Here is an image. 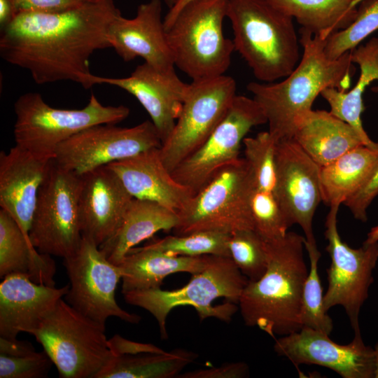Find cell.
Returning a JSON list of instances; mask_svg holds the SVG:
<instances>
[{
	"label": "cell",
	"instance_id": "1",
	"mask_svg": "<svg viewBox=\"0 0 378 378\" xmlns=\"http://www.w3.org/2000/svg\"><path fill=\"white\" fill-rule=\"evenodd\" d=\"M120 15L113 0L57 12H20L1 28L0 55L28 71L37 84L71 80L88 89L90 58L111 48L108 28Z\"/></svg>",
	"mask_w": 378,
	"mask_h": 378
},
{
	"label": "cell",
	"instance_id": "2",
	"mask_svg": "<svg viewBox=\"0 0 378 378\" xmlns=\"http://www.w3.org/2000/svg\"><path fill=\"white\" fill-rule=\"evenodd\" d=\"M300 34V60L284 80L251 82L246 86L264 111L268 132L277 141L293 138L296 117L311 110L322 91L330 88L348 90L356 71L350 51L330 59L324 52L326 40L302 27Z\"/></svg>",
	"mask_w": 378,
	"mask_h": 378
},
{
	"label": "cell",
	"instance_id": "3",
	"mask_svg": "<svg viewBox=\"0 0 378 378\" xmlns=\"http://www.w3.org/2000/svg\"><path fill=\"white\" fill-rule=\"evenodd\" d=\"M305 237L288 232L267 241L268 265L258 281H248L238 302L246 326L258 327L274 339L300 330L304 282L309 273Z\"/></svg>",
	"mask_w": 378,
	"mask_h": 378
},
{
	"label": "cell",
	"instance_id": "4",
	"mask_svg": "<svg viewBox=\"0 0 378 378\" xmlns=\"http://www.w3.org/2000/svg\"><path fill=\"white\" fill-rule=\"evenodd\" d=\"M237 50L260 81L288 76L299 63L300 40L293 19L267 0H228Z\"/></svg>",
	"mask_w": 378,
	"mask_h": 378
},
{
	"label": "cell",
	"instance_id": "5",
	"mask_svg": "<svg viewBox=\"0 0 378 378\" xmlns=\"http://www.w3.org/2000/svg\"><path fill=\"white\" fill-rule=\"evenodd\" d=\"M248 281L230 257L209 255L205 267L192 274L190 281L180 288H156L122 294L127 303L144 309L154 316L161 338L166 340L167 316L180 306L195 308L201 321L214 317L230 321Z\"/></svg>",
	"mask_w": 378,
	"mask_h": 378
},
{
	"label": "cell",
	"instance_id": "6",
	"mask_svg": "<svg viewBox=\"0 0 378 378\" xmlns=\"http://www.w3.org/2000/svg\"><path fill=\"white\" fill-rule=\"evenodd\" d=\"M228 0H192L166 29L174 66L192 80L224 75L234 50L223 22Z\"/></svg>",
	"mask_w": 378,
	"mask_h": 378
},
{
	"label": "cell",
	"instance_id": "7",
	"mask_svg": "<svg viewBox=\"0 0 378 378\" xmlns=\"http://www.w3.org/2000/svg\"><path fill=\"white\" fill-rule=\"evenodd\" d=\"M14 111L15 145L52 159L56 148L79 132L96 125H116L130 113L123 105H103L94 93L83 108H57L47 104L38 92L21 95L14 104Z\"/></svg>",
	"mask_w": 378,
	"mask_h": 378
},
{
	"label": "cell",
	"instance_id": "8",
	"mask_svg": "<svg viewBox=\"0 0 378 378\" xmlns=\"http://www.w3.org/2000/svg\"><path fill=\"white\" fill-rule=\"evenodd\" d=\"M105 329L61 298L29 333L41 344L60 377L95 378L111 356Z\"/></svg>",
	"mask_w": 378,
	"mask_h": 378
},
{
	"label": "cell",
	"instance_id": "9",
	"mask_svg": "<svg viewBox=\"0 0 378 378\" xmlns=\"http://www.w3.org/2000/svg\"><path fill=\"white\" fill-rule=\"evenodd\" d=\"M255 186L244 158L224 167L178 212L179 220L174 233L214 231L231 234L254 230L250 198Z\"/></svg>",
	"mask_w": 378,
	"mask_h": 378
},
{
	"label": "cell",
	"instance_id": "10",
	"mask_svg": "<svg viewBox=\"0 0 378 378\" xmlns=\"http://www.w3.org/2000/svg\"><path fill=\"white\" fill-rule=\"evenodd\" d=\"M81 176L52 159L40 186L29 236L41 253L65 258L79 247Z\"/></svg>",
	"mask_w": 378,
	"mask_h": 378
},
{
	"label": "cell",
	"instance_id": "11",
	"mask_svg": "<svg viewBox=\"0 0 378 378\" xmlns=\"http://www.w3.org/2000/svg\"><path fill=\"white\" fill-rule=\"evenodd\" d=\"M236 95L234 79L225 74L189 83L175 126L160 148L161 159L171 173L207 139Z\"/></svg>",
	"mask_w": 378,
	"mask_h": 378
},
{
	"label": "cell",
	"instance_id": "12",
	"mask_svg": "<svg viewBox=\"0 0 378 378\" xmlns=\"http://www.w3.org/2000/svg\"><path fill=\"white\" fill-rule=\"evenodd\" d=\"M63 265L69 279L64 300L75 309L102 326L111 316L139 323L140 316L122 309L115 300L120 266L110 262L92 239L83 235L79 247L63 258Z\"/></svg>",
	"mask_w": 378,
	"mask_h": 378
},
{
	"label": "cell",
	"instance_id": "13",
	"mask_svg": "<svg viewBox=\"0 0 378 378\" xmlns=\"http://www.w3.org/2000/svg\"><path fill=\"white\" fill-rule=\"evenodd\" d=\"M340 206H330L325 222L326 250L331 262L327 270L328 288L323 307L328 312L341 305L349 317L354 334L360 333V311L368 298L369 288L378 260V241L363 242L358 248H351L341 239L337 225Z\"/></svg>",
	"mask_w": 378,
	"mask_h": 378
},
{
	"label": "cell",
	"instance_id": "14",
	"mask_svg": "<svg viewBox=\"0 0 378 378\" xmlns=\"http://www.w3.org/2000/svg\"><path fill=\"white\" fill-rule=\"evenodd\" d=\"M267 123L259 104L236 95L227 113L211 135L172 172L195 195L224 167L237 161L241 144L255 126Z\"/></svg>",
	"mask_w": 378,
	"mask_h": 378
},
{
	"label": "cell",
	"instance_id": "15",
	"mask_svg": "<svg viewBox=\"0 0 378 378\" xmlns=\"http://www.w3.org/2000/svg\"><path fill=\"white\" fill-rule=\"evenodd\" d=\"M161 145L152 121L131 127L101 124L86 128L60 144L53 160L62 168L82 176Z\"/></svg>",
	"mask_w": 378,
	"mask_h": 378
},
{
	"label": "cell",
	"instance_id": "16",
	"mask_svg": "<svg viewBox=\"0 0 378 378\" xmlns=\"http://www.w3.org/2000/svg\"><path fill=\"white\" fill-rule=\"evenodd\" d=\"M276 181L274 194L290 226L298 224L305 235V246L317 247L313 219L322 201L320 166L293 139L278 141Z\"/></svg>",
	"mask_w": 378,
	"mask_h": 378
},
{
	"label": "cell",
	"instance_id": "17",
	"mask_svg": "<svg viewBox=\"0 0 378 378\" xmlns=\"http://www.w3.org/2000/svg\"><path fill=\"white\" fill-rule=\"evenodd\" d=\"M330 335L308 327L274 338V350L296 367L316 365L337 372L343 378H374L372 347L365 344L360 333L348 344L332 341Z\"/></svg>",
	"mask_w": 378,
	"mask_h": 378
},
{
	"label": "cell",
	"instance_id": "18",
	"mask_svg": "<svg viewBox=\"0 0 378 378\" xmlns=\"http://www.w3.org/2000/svg\"><path fill=\"white\" fill-rule=\"evenodd\" d=\"M91 87L106 84L133 95L150 117L162 144L171 134L181 113L189 84L182 81L174 68L159 69L144 62L125 78H108L91 74Z\"/></svg>",
	"mask_w": 378,
	"mask_h": 378
},
{
	"label": "cell",
	"instance_id": "19",
	"mask_svg": "<svg viewBox=\"0 0 378 378\" xmlns=\"http://www.w3.org/2000/svg\"><path fill=\"white\" fill-rule=\"evenodd\" d=\"M162 10L160 0H150L138 6L134 18L120 15L112 21L108 41L122 60L130 62L139 57L159 69L174 68Z\"/></svg>",
	"mask_w": 378,
	"mask_h": 378
},
{
	"label": "cell",
	"instance_id": "20",
	"mask_svg": "<svg viewBox=\"0 0 378 378\" xmlns=\"http://www.w3.org/2000/svg\"><path fill=\"white\" fill-rule=\"evenodd\" d=\"M132 198L106 165L82 175L78 204L82 234L99 246L104 243L119 227Z\"/></svg>",
	"mask_w": 378,
	"mask_h": 378
},
{
	"label": "cell",
	"instance_id": "21",
	"mask_svg": "<svg viewBox=\"0 0 378 378\" xmlns=\"http://www.w3.org/2000/svg\"><path fill=\"white\" fill-rule=\"evenodd\" d=\"M52 158L15 145L0 153V206L29 234L40 186Z\"/></svg>",
	"mask_w": 378,
	"mask_h": 378
},
{
	"label": "cell",
	"instance_id": "22",
	"mask_svg": "<svg viewBox=\"0 0 378 378\" xmlns=\"http://www.w3.org/2000/svg\"><path fill=\"white\" fill-rule=\"evenodd\" d=\"M69 289V284L56 288L36 284L20 274L4 277L0 284V337L13 340L20 332L29 333Z\"/></svg>",
	"mask_w": 378,
	"mask_h": 378
},
{
	"label": "cell",
	"instance_id": "23",
	"mask_svg": "<svg viewBox=\"0 0 378 378\" xmlns=\"http://www.w3.org/2000/svg\"><path fill=\"white\" fill-rule=\"evenodd\" d=\"M160 148L107 164L133 198L157 202L179 212L193 195L172 176L164 166Z\"/></svg>",
	"mask_w": 378,
	"mask_h": 378
},
{
	"label": "cell",
	"instance_id": "24",
	"mask_svg": "<svg viewBox=\"0 0 378 378\" xmlns=\"http://www.w3.org/2000/svg\"><path fill=\"white\" fill-rule=\"evenodd\" d=\"M293 139L320 167L364 145L347 122L330 111L312 108L296 117Z\"/></svg>",
	"mask_w": 378,
	"mask_h": 378
},
{
	"label": "cell",
	"instance_id": "25",
	"mask_svg": "<svg viewBox=\"0 0 378 378\" xmlns=\"http://www.w3.org/2000/svg\"><path fill=\"white\" fill-rule=\"evenodd\" d=\"M179 220L178 212L157 202L132 198L114 234L99 249L107 259L120 265L129 251L159 231L174 230Z\"/></svg>",
	"mask_w": 378,
	"mask_h": 378
},
{
	"label": "cell",
	"instance_id": "26",
	"mask_svg": "<svg viewBox=\"0 0 378 378\" xmlns=\"http://www.w3.org/2000/svg\"><path fill=\"white\" fill-rule=\"evenodd\" d=\"M209 256L171 254L146 244L134 247L119 265L122 272V293L160 288L165 277L176 272L197 273L205 267Z\"/></svg>",
	"mask_w": 378,
	"mask_h": 378
},
{
	"label": "cell",
	"instance_id": "27",
	"mask_svg": "<svg viewBox=\"0 0 378 378\" xmlns=\"http://www.w3.org/2000/svg\"><path fill=\"white\" fill-rule=\"evenodd\" d=\"M52 255L41 253L15 219L0 210V277L20 274L32 281L55 286L56 272Z\"/></svg>",
	"mask_w": 378,
	"mask_h": 378
},
{
	"label": "cell",
	"instance_id": "28",
	"mask_svg": "<svg viewBox=\"0 0 378 378\" xmlns=\"http://www.w3.org/2000/svg\"><path fill=\"white\" fill-rule=\"evenodd\" d=\"M350 52L352 62L360 68V76L355 86L346 91L327 88L321 95L328 103L332 115L350 125L364 145L374 147L377 141L369 137L360 116L365 110L363 94L368 85L378 81V38H371L365 45H358ZM373 90L378 92V86Z\"/></svg>",
	"mask_w": 378,
	"mask_h": 378
},
{
	"label": "cell",
	"instance_id": "29",
	"mask_svg": "<svg viewBox=\"0 0 378 378\" xmlns=\"http://www.w3.org/2000/svg\"><path fill=\"white\" fill-rule=\"evenodd\" d=\"M377 167L378 144L360 145L320 167L322 202L328 206L344 204L365 185Z\"/></svg>",
	"mask_w": 378,
	"mask_h": 378
},
{
	"label": "cell",
	"instance_id": "30",
	"mask_svg": "<svg viewBox=\"0 0 378 378\" xmlns=\"http://www.w3.org/2000/svg\"><path fill=\"white\" fill-rule=\"evenodd\" d=\"M304 28L326 40L356 19L363 0H267Z\"/></svg>",
	"mask_w": 378,
	"mask_h": 378
},
{
	"label": "cell",
	"instance_id": "31",
	"mask_svg": "<svg viewBox=\"0 0 378 378\" xmlns=\"http://www.w3.org/2000/svg\"><path fill=\"white\" fill-rule=\"evenodd\" d=\"M197 355L182 349L162 353L111 356L95 378H172L192 363Z\"/></svg>",
	"mask_w": 378,
	"mask_h": 378
},
{
	"label": "cell",
	"instance_id": "32",
	"mask_svg": "<svg viewBox=\"0 0 378 378\" xmlns=\"http://www.w3.org/2000/svg\"><path fill=\"white\" fill-rule=\"evenodd\" d=\"M52 365L47 353L37 352L31 342L0 337V378L46 377Z\"/></svg>",
	"mask_w": 378,
	"mask_h": 378
},
{
	"label": "cell",
	"instance_id": "33",
	"mask_svg": "<svg viewBox=\"0 0 378 378\" xmlns=\"http://www.w3.org/2000/svg\"><path fill=\"white\" fill-rule=\"evenodd\" d=\"M230 234L200 231L167 236L148 243V246L171 254L186 256L215 255L230 257Z\"/></svg>",
	"mask_w": 378,
	"mask_h": 378
},
{
	"label": "cell",
	"instance_id": "34",
	"mask_svg": "<svg viewBox=\"0 0 378 378\" xmlns=\"http://www.w3.org/2000/svg\"><path fill=\"white\" fill-rule=\"evenodd\" d=\"M228 249L230 257L248 281H258L266 272V241L254 230H240L230 234Z\"/></svg>",
	"mask_w": 378,
	"mask_h": 378
},
{
	"label": "cell",
	"instance_id": "35",
	"mask_svg": "<svg viewBox=\"0 0 378 378\" xmlns=\"http://www.w3.org/2000/svg\"><path fill=\"white\" fill-rule=\"evenodd\" d=\"M378 29V0H363L358 6L354 21L346 29L326 39L324 52L330 59H336L351 51L365 38Z\"/></svg>",
	"mask_w": 378,
	"mask_h": 378
},
{
	"label": "cell",
	"instance_id": "36",
	"mask_svg": "<svg viewBox=\"0 0 378 378\" xmlns=\"http://www.w3.org/2000/svg\"><path fill=\"white\" fill-rule=\"evenodd\" d=\"M309 258V269L304 282L300 323L302 327H308L330 335L333 328L332 321L323 307V295L318 263L321 253L316 248H307Z\"/></svg>",
	"mask_w": 378,
	"mask_h": 378
},
{
	"label": "cell",
	"instance_id": "37",
	"mask_svg": "<svg viewBox=\"0 0 378 378\" xmlns=\"http://www.w3.org/2000/svg\"><path fill=\"white\" fill-rule=\"evenodd\" d=\"M277 143L268 131L245 137L243 141L244 159L251 170L255 187L273 193L276 181Z\"/></svg>",
	"mask_w": 378,
	"mask_h": 378
},
{
	"label": "cell",
	"instance_id": "38",
	"mask_svg": "<svg viewBox=\"0 0 378 378\" xmlns=\"http://www.w3.org/2000/svg\"><path fill=\"white\" fill-rule=\"evenodd\" d=\"M250 207L254 230L267 241L284 237L290 225L274 194L254 187Z\"/></svg>",
	"mask_w": 378,
	"mask_h": 378
},
{
	"label": "cell",
	"instance_id": "39",
	"mask_svg": "<svg viewBox=\"0 0 378 378\" xmlns=\"http://www.w3.org/2000/svg\"><path fill=\"white\" fill-rule=\"evenodd\" d=\"M378 195V167L365 185L344 204L354 217L363 223L368 220L367 209Z\"/></svg>",
	"mask_w": 378,
	"mask_h": 378
},
{
	"label": "cell",
	"instance_id": "40",
	"mask_svg": "<svg viewBox=\"0 0 378 378\" xmlns=\"http://www.w3.org/2000/svg\"><path fill=\"white\" fill-rule=\"evenodd\" d=\"M249 374V369L244 362L222 364L217 367L198 369L181 373V378H243Z\"/></svg>",
	"mask_w": 378,
	"mask_h": 378
},
{
	"label": "cell",
	"instance_id": "41",
	"mask_svg": "<svg viewBox=\"0 0 378 378\" xmlns=\"http://www.w3.org/2000/svg\"><path fill=\"white\" fill-rule=\"evenodd\" d=\"M18 13L57 12L80 6L86 0H12Z\"/></svg>",
	"mask_w": 378,
	"mask_h": 378
},
{
	"label": "cell",
	"instance_id": "42",
	"mask_svg": "<svg viewBox=\"0 0 378 378\" xmlns=\"http://www.w3.org/2000/svg\"><path fill=\"white\" fill-rule=\"evenodd\" d=\"M108 344L113 355L162 353L165 351L153 344L130 341L118 335H115L108 340Z\"/></svg>",
	"mask_w": 378,
	"mask_h": 378
},
{
	"label": "cell",
	"instance_id": "43",
	"mask_svg": "<svg viewBox=\"0 0 378 378\" xmlns=\"http://www.w3.org/2000/svg\"><path fill=\"white\" fill-rule=\"evenodd\" d=\"M17 14L12 0H0V27L9 24Z\"/></svg>",
	"mask_w": 378,
	"mask_h": 378
},
{
	"label": "cell",
	"instance_id": "44",
	"mask_svg": "<svg viewBox=\"0 0 378 378\" xmlns=\"http://www.w3.org/2000/svg\"><path fill=\"white\" fill-rule=\"evenodd\" d=\"M191 1L192 0H177L176 4L169 9L168 13L164 18V25L165 30L169 27L178 13L183 8V7Z\"/></svg>",
	"mask_w": 378,
	"mask_h": 378
},
{
	"label": "cell",
	"instance_id": "45",
	"mask_svg": "<svg viewBox=\"0 0 378 378\" xmlns=\"http://www.w3.org/2000/svg\"><path fill=\"white\" fill-rule=\"evenodd\" d=\"M378 241V225L371 228L367 234V238L364 242L373 243Z\"/></svg>",
	"mask_w": 378,
	"mask_h": 378
},
{
	"label": "cell",
	"instance_id": "46",
	"mask_svg": "<svg viewBox=\"0 0 378 378\" xmlns=\"http://www.w3.org/2000/svg\"><path fill=\"white\" fill-rule=\"evenodd\" d=\"M374 378H378V342L374 345Z\"/></svg>",
	"mask_w": 378,
	"mask_h": 378
},
{
	"label": "cell",
	"instance_id": "47",
	"mask_svg": "<svg viewBox=\"0 0 378 378\" xmlns=\"http://www.w3.org/2000/svg\"><path fill=\"white\" fill-rule=\"evenodd\" d=\"M163 1L169 7V9L171 8L177 1V0H163Z\"/></svg>",
	"mask_w": 378,
	"mask_h": 378
},
{
	"label": "cell",
	"instance_id": "48",
	"mask_svg": "<svg viewBox=\"0 0 378 378\" xmlns=\"http://www.w3.org/2000/svg\"><path fill=\"white\" fill-rule=\"evenodd\" d=\"M86 1H91V2H99V1H103L105 0H86Z\"/></svg>",
	"mask_w": 378,
	"mask_h": 378
}]
</instances>
